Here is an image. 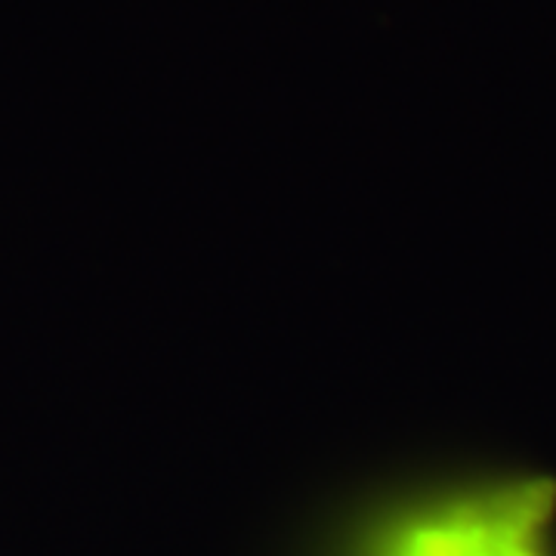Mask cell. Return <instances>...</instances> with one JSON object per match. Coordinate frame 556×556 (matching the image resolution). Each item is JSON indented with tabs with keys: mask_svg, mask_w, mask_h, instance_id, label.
<instances>
[{
	"mask_svg": "<svg viewBox=\"0 0 556 556\" xmlns=\"http://www.w3.org/2000/svg\"><path fill=\"white\" fill-rule=\"evenodd\" d=\"M556 489L514 479L437 497L390 526L375 556H556Z\"/></svg>",
	"mask_w": 556,
	"mask_h": 556,
	"instance_id": "cell-1",
	"label": "cell"
}]
</instances>
